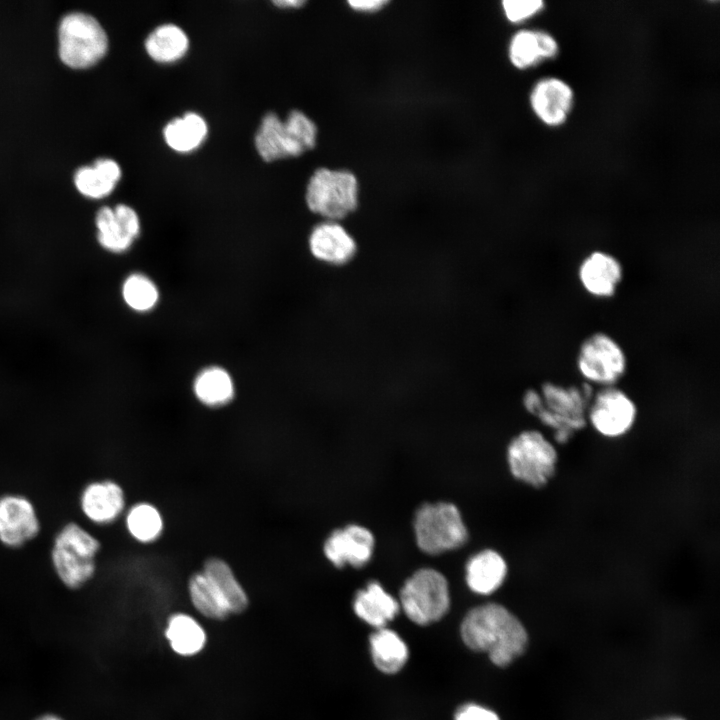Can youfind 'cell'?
<instances>
[{
    "label": "cell",
    "instance_id": "ac0fdd59",
    "mask_svg": "<svg viewBox=\"0 0 720 720\" xmlns=\"http://www.w3.org/2000/svg\"><path fill=\"white\" fill-rule=\"evenodd\" d=\"M254 144L259 156L266 162L296 157L305 152L291 136L284 121L274 112L263 116L254 137Z\"/></svg>",
    "mask_w": 720,
    "mask_h": 720
},
{
    "label": "cell",
    "instance_id": "44dd1931",
    "mask_svg": "<svg viewBox=\"0 0 720 720\" xmlns=\"http://www.w3.org/2000/svg\"><path fill=\"white\" fill-rule=\"evenodd\" d=\"M558 52L556 40L543 31L521 30L511 39L509 58L512 64L525 69L543 59L554 57Z\"/></svg>",
    "mask_w": 720,
    "mask_h": 720
},
{
    "label": "cell",
    "instance_id": "f546056e",
    "mask_svg": "<svg viewBox=\"0 0 720 720\" xmlns=\"http://www.w3.org/2000/svg\"><path fill=\"white\" fill-rule=\"evenodd\" d=\"M124 513L125 528L135 541L148 544L161 536L164 521L161 512L153 504L138 502L130 506Z\"/></svg>",
    "mask_w": 720,
    "mask_h": 720
},
{
    "label": "cell",
    "instance_id": "e0dca14e",
    "mask_svg": "<svg viewBox=\"0 0 720 720\" xmlns=\"http://www.w3.org/2000/svg\"><path fill=\"white\" fill-rule=\"evenodd\" d=\"M530 103L537 117L549 126H558L566 118L573 103L570 86L557 78H545L534 86Z\"/></svg>",
    "mask_w": 720,
    "mask_h": 720
},
{
    "label": "cell",
    "instance_id": "836d02e7",
    "mask_svg": "<svg viewBox=\"0 0 720 720\" xmlns=\"http://www.w3.org/2000/svg\"><path fill=\"white\" fill-rule=\"evenodd\" d=\"M455 720H500L498 715L485 707L476 704H466L460 707L456 714Z\"/></svg>",
    "mask_w": 720,
    "mask_h": 720
},
{
    "label": "cell",
    "instance_id": "7402d4cb",
    "mask_svg": "<svg viewBox=\"0 0 720 720\" xmlns=\"http://www.w3.org/2000/svg\"><path fill=\"white\" fill-rule=\"evenodd\" d=\"M507 566L502 556L493 550L474 555L466 565V581L472 591L488 595L503 583Z\"/></svg>",
    "mask_w": 720,
    "mask_h": 720
},
{
    "label": "cell",
    "instance_id": "d6986e66",
    "mask_svg": "<svg viewBox=\"0 0 720 720\" xmlns=\"http://www.w3.org/2000/svg\"><path fill=\"white\" fill-rule=\"evenodd\" d=\"M192 392L202 405L220 408L234 399L236 385L232 374L225 367L209 365L195 375Z\"/></svg>",
    "mask_w": 720,
    "mask_h": 720
},
{
    "label": "cell",
    "instance_id": "4fadbf2b",
    "mask_svg": "<svg viewBox=\"0 0 720 720\" xmlns=\"http://www.w3.org/2000/svg\"><path fill=\"white\" fill-rule=\"evenodd\" d=\"M588 416L593 427L602 435L617 437L626 433L636 418V406L621 389L603 387L592 396Z\"/></svg>",
    "mask_w": 720,
    "mask_h": 720
},
{
    "label": "cell",
    "instance_id": "ba28073f",
    "mask_svg": "<svg viewBox=\"0 0 720 720\" xmlns=\"http://www.w3.org/2000/svg\"><path fill=\"white\" fill-rule=\"evenodd\" d=\"M576 366L587 384L613 386L627 369V357L622 346L605 332H594L583 339Z\"/></svg>",
    "mask_w": 720,
    "mask_h": 720
},
{
    "label": "cell",
    "instance_id": "484cf974",
    "mask_svg": "<svg viewBox=\"0 0 720 720\" xmlns=\"http://www.w3.org/2000/svg\"><path fill=\"white\" fill-rule=\"evenodd\" d=\"M202 571L221 594L230 613H241L246 610L249 603L248 596L225 560L218 557L208 558Z\"/></svg>",
    "mask_w": 720,
    "mask_h": 720
},
{
    "label": "cell",
    "instance_id": "5b68a950",
    "mask_svg": "<svg viewBox=\"0 0 720 720\" xmlns=\"http://www.w3.org/2000/svg\"><path fill=\"white\" fill-rule=\"evenodd\" d=\"M414 530L419 548L439 554L462 546L468 532L459 510L451 503H426L416 512Z\"/></svg>",
    "mask_w": 720,
    "mask_h": 720
},
{
    "label": "cell",
    "instance_id": "e575fe53",
    "mask_svg": "<svg viewBox=\"0 0 720 720\" xmlns=\"http://www.w3.org/2000/svg\"><path fill=\"white\" fill-rule=\"evenodd\" d=\"M388 3L387 0H351L348 4L355 10L372 12L380 9Z\"/></svg>",
    "mask_w": 720,
    "mask_h": 720
},
{
    "label": "cell",
    "instance_id": "9a60e30c",
    "mask_svg": "<svg viewBox=\"0 0 720 720\" xmlns=\"http://www.w3.org/2000/svg\"><path fill=\"white\" fill-rule=\"evenodd\" d=\"M582 288L595 298H610L615 295L623 279V267L614 255L595 250L586 255L577 270Z\"/></svg>",
    "mask_w": 720,
    "mask_h": 720
},
{
    "label": "cell",
    "instance_id": "6da1fadb",
    "mask_svg": "<svg viewBox=\"0 0 720 720\" xmlns=\"http://www.w3.org/2000/svg\"><path fill=\"white\" fill-rule=\"evenodd\" d=\"M460 633L467 647L487 653L500 667L522 655L528 643L523 624L507 608L496 603L471 609L462 621Z\"/></svg>",
    "mask_w": 720,
    "mask_h": 720
},
{
    "label": "cell",
    "instance_id": "7c38bea8",
    "mask_svg": "<svg viewBox=\"0 0 720 720\" xmlns=\"http://www.w3.org/2000/svg\"><path fill=\"white\" fill-rule=\"evenodd\" d=\"M100 247L110 254H124L141 234V221L134 208L126 204L101 207L95 217Z\"/></svg>",
    "mask_w": 720,
    "mask_h": 720
},
{
    "label": "cell",
    "instance_id": "52a82bcc",
    "mask_svg": "<svg viewBox=\"0 0 720 720\" xmlns=\"http://www.w3.org/2000/svg\"><path fill=\"white\" fill-rule=\"evenodd\" d=\"M400 603L406 616L414 623L428 625L436 622L449 609L448 583L437 570L422 568L404 583Z\"/></svg>",
    "mask_w": 720,
    "mask_h": 720
},
{
    "label": "cell",
    "instance_id": "7a4b0ae2",
    "mask_svg": "<svg viewBox=\"0 0 720 720\" xmlns=\"http://www.w3.org/2000/svg\"><path fill=\"white\" fill-rule=\"evenodd\" d=\"M100 550V540L87 527L76 521L63 524L49 553L57 580L71 591L84 588L96 575Z\"/></svg>",
    "mask_w": 720,
    "mask_h": 720
},
{
    "label": "cell",
    "instance_id": "ffe728a7",
    "mask_svg": "<svg viewBox=\"0 0 720 720\" xmlns=\"http://www.w3.org/2000/svg\"><path fill=\"white\" fill-rule=\"evenodd\" d=\"M356 615L366 623L380 629L393 620L399 611V603L376 581L369 582L357 592L354 603Z\"/></svg>",
    "mask_w": 720,
    "mask_h": 720
},
{
    "label": "cell",
    "instance_id": "cb8c5ba5",
    "mask_svg": "<svg viewBox=\"0 0 720 720\" xmlns=\"http://www.w3.org/2000/svg\"><path fill=\"white\" fill-rule=\"evenodd\" d=\"M144 45L152 60L157 63L169 64L186 55L190 41L181 27L173 23H165L149 33Z\"/></svg>",
    "mask_w": 720,
    "mask_h": 720
},
{
    "label": "cell",
    "instance_id": "8d00e7d4",
    "mask_svg": "<svg viewBox=\"0 0 720 720\" xmlns=\"http://www.w3.org/2000/svg\"><path fill=\"white\" fill-rule=\"evenodd\" d=\"M33 720H67L63 716L53 712H45L36 716Z\"/></svg>",
    "mask_w": 720,
    "mask_h": 720
},
{
    "label": "cell",
    "instance_id": "d6a6232c",
    "mask_svg": "<svg viewBox=\"0 0 720 720\" xmlns=\"http://www.w3.org/2000/svg\"><path fill=\"white\" fill-rule=\"evenodd\" d=\"M502 5L507 19L516 23L539 12L544 3L540 0H505Z\"/></svg>",
    "mask_w": 720,
    "mask_h": 720
},
{
    "label": "cell",
    "instance_id": "74e56055",
    "mask_svg": "<svg viewBox=\"0 0 720 720\" xmlns=\"http://www.w3.org/2000/svg\"><path fill=\"white\" fill-rule=\"evenodd\" d=\"M658 720H684V719L679 718V717H668V718H663V719H658Z\"/></svg>",
    "mask_w": 720,
    "mask_h": 720
},
{
    "label": "cell",
    "instance_id": "8fae6325",
    "mask_svg": "<svg viewBox=\"0 0 720 720\" xmlns=\"http://www.w3.org/2000/svg\"><path fill=\"white\" fill-rule=\"evenodd\" d=\"M42 529L34 502L26 495L9 492L0 495V544L19 549L34 541Z\"/></svg>",
    "mask_w": 720,
    "mask_h": 720
},
{
    "label": "cell",
    "instance_id": "d590c367",
    "mask_svg": "<svg viewBox=\"0 0 720 720\" xmlns=\"http://www.w3.org/2000/svg\"><path fill=\"white\" fill-rule=\"evenodd\" d=\"M306 2L303 0H277L273 1V4L277 6L278 8H299L303 6Z\"/></svg>",
    "mask_w": 720,
    "mask_h": 720
},
{
    "label": "cell",
    "instance_id": "4dcf8cb0",
    "mask_svg": "<svg viewBox=\"0 0 720 720\" xmlns=\"http://www.w3.org/2000/svg\"><path fill=\"white\" fill-rule=\"evenodd\" d=\"M188 592L194 607L205 617L223 620L231 614L221 594L203 571L191 575Z\"/></svg>",
    "mask_w": 720,
    "mask_h": 720
},
{
    "label": "cell",
    "instance_id": "30bf717a",
    "mask_svg": "<svg viewBox=\"0 0 720 720\" xmlns=\"http://www.w3.org/2000/svg\"><path fill=\"white\" fill-rule=\"evenodd\" d=\"M306 250L316 264L342 269L354 262L359 245L355 235L342 222L322 220L310 229Z\"/></svg>",
    "mask_w": 720,
    "mask_h": 720
},
{
    "label": "cell",
    "instance_id": "83f0119b",
    "mask_svg": "<svg viewBox=\"0 0 720 720\" xmlns=\"http://www.w3.org/2000/svg\"><path fill=\"white\" fill-rule=\"evenodd\" d=\"M165 635L171 648L182 656L199 653L206 643L204 629L193 617L185 613H176L169 618Z\"/></svg>",
    "mask_w": 720,
    "mask_h": 720
},
{
    "label": "cell",
    "instance_id": "d4e9b609",
    "mask_svg": "<svg viewBox=\"0 0 720 720\" xmlns=\"http://www.w3.org/2000/svg\"><path fill=\"white\" fill-rule=\"evenodd\" d=\"M121 178L119 164L107 158L98 159L92 167L80 168L74 177L75 185L80 193L100 199L108 196Z\"/></svg>",
    "mask_w": 720,
    "mask_h": 720
},
{
    "label": "cell",
    "instance_id": "5bb4252c",
    "mask_svg": "<svg viewBox=\"0 0 720 720\" xmlns=\"http://www.w3.org/2000/svg\"><path fill=\"white\" fill-rule=\"evenodd\" d=\"M84 519L95 526L114 523L125 512L126 496L123 487L112 479L87 482L78 497Z\"/></svg>",
    "mask_w": 720,
    "mask_h": 720
},
{
    "label": "cell",
    "instance_id": "4316f807",
    "mask_svg": "<svg viewBox=\"0 0 720 720\" xmlns=\"http://www.w3.org/2000/svg\"><path fill=\"white\" fill-rule=\"evenodd\" d=\"M374 665L383 673L393 674L402 669L408 660V647L393 630L380 628L370 636Z\"/></svg>",
    "mask_w": 720,
    "mask_h": 720
},
{
    "label": "cell",
    "instance_id": "603a6c76",
    "mask_svg": "<svg viewBox=\"0 0 720 720\" xmlns=\"http://www.w3.org/2000/svg\"><path fill=\"white\" fill-rule=\"evenodd\" d=\"M208 132V124L203 116L196 112H186L164 126L163 138L170 149L184 154L197 150L206 140Z\"/></svg>",
    "mask_w": 720,
    "mask_h": 720
},
{
    "label": "cell",
    "instance_id": "f1b7e54d",
    "mask_svg": "<svg viewBox=\"0 0 720 720\" xmlns=\"http://www.w3.org/2000/svg\"><path fill=\"white\" fill-rule=\"evenodd\" d=\"M120 294L124 305L139 314L153 311L161 298L160 289L154 279L146 273L136 271L123 279Z\"/></svg>",
    "mask_w": 720,
    "mask_h": 720
},
{
    "label": "cell",
    "instance_id": "1f68e13d",
    "mask_svg": "<svg viewBox=\"0 0 720 720\" xmlns=\"http://www.w3.org/2000/svg\"><path fill=\"white\" fill-rule=\"evenodd\" d=\"M284 123L291 136L305 151L315 146L317 127L306 114L299 110H293L287 115Z\"/></svg>",
    "mask_w": 720,
    "mask_h": 720
},
{
    "label": "cell",
    "instance_id": "9c48e42d",
    "mask_svg": "<svg viewBox=\"0 0 720 720\" xmlns=\"http://www.w3.org/2000/svg\"><path fill=\"white\" fill-rule=\"evenodd\" d=\"M512 475L518 480L539 488L554 475L557 452L538 431H524L512 439L507 450Z\"/></svg>",
    "mask_w": 720,
    "mask_h": 720
},
{
    "label": "cell",
    "instance_id": "2e32d148",
    "mask_svg": "<svg viewBox=\"0 0 720 720\" xmlns=\"http://www.w3.org/2000/svg\"><path fill=\"white\" fill-rule=\"evenodd\" d=\"M374 537L365 527L349 525L335 530L324 543V554L337 567L364 566L371 558Z\"/></svg>",
    "mask_w": 720,
    "mask_h": 720
},
{
    "label": "cell",
    "instance_id": "3957f363",
    "mask_svg": "<svg viewBox=\"0 0 720 720\" xmlns=\"http://www.w3.org/2000/svg\"><path fill=\"white\" fill-rule=\"evenodd\" d=\"M591 387H564L553 382L541 386V395L528 389L523 396L525 408L556 431L558 441L567 440L574 431L585 426V412L592 399Z\"/></svg>",
    "mask_w": 720,
    "mask_h": 720
},
{
    "label": "cell",
    "instance_id": "277c9868",
    "mask_svg": "<svg viewBox=\"0 0 720 720\" xmlns=\"http://www.w3.org/2000/svg\"><path fill=\"white\" fill-rule=\"evenodd\" d=\"M305 202L322 220L342 222L358 208L357 180L348 171L319 168L307 184Z\"/></svg>",
    "mask_w": 720,
    "mask_h": 720
},
{
    "label": "cell",
    "instance_id": "8992f818",
    "mask_svg": "<svg viewBox=\"0 0 720 720\" xmlns=\"http://www.w3.org/2000/svg\"><path fill=\"white\" fill-rule=\"evenodd\" d=\"M108 49V37L91 15H66L59 26V55L73 68H86L98 62Z\"/></svg>",
    "mask_w": 720,
    "mask_h": 720
}]
</instances>
